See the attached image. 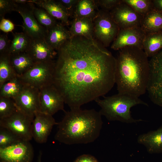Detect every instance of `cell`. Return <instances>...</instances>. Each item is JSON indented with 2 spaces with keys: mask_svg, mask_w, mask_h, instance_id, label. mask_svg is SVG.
I'll return each mask as SVG.
<instances>
[{
  "mask_svg": "<svg viewBox=\"0 0 162 162\" xmlns=\"http://www.w3.org/2000/svg\"><path fill=\"white\" fill-rule=\"evenodd\" d=\"M103 124L101 114L94 109H70L58 123L55 138L68 145L92 143L99 136Z\"/></svg>",
  "mask_w": 162,
  "mask_h": 162,
  "instance_id": "cell-3",
  "label": "cell"
},
{
  "mask_svg": "<svg viewBox=\"0 0 162 162\" xmlns=\"http://www.w3.org/2000/svg\"><path fill=\"white\" fill-rule=\"evenodd\" d=\"M110 12L120 29L141 27L142 16L123 2Z\"/></svg>",
  "mask_w": 162,
  "mask_h": 162,
  "instance_id": "cell-14",
  "label": "cell"
},
{
  "mask_svg": "<svg viewBox=\"0 0 162 162\" xmlns=\"http://www.w3.org/2000/svg\"><path fill=\"white\" fill-rule=\"evenodd\" d=\"M39 89L26 85L21 92L13 99L17 109L34 118L40 112Z\"/></svg>",
  "mask_w": 162,
  "mask_h": 162,
  "instance_id": "cell-12",
  "label": "cell"
},
{
  "mask_svg": "<svg viewBox=\"0 0 162 162\" xmlns=\"http://www.w3.org/2000/svg\"><path fill=\"white\" fill-rule=\"evenodd\" d=\"M17 109L13 99L0 97V119L9 116Z\"/></svg>",
  "mask_w": 162,
  "mask_h": 162,
  "instance_id": "cell-30",
  "label": "cell"
},
{
  "mask_svg": "<svg viewBox=\"0 0 162 162\" xmlns=\"http://www.w3.org/2000/svg\"><path fill=\"white\" fill-rule=\"evenodd\" d=\"M95 101L100 107L101 116L109 121H118L126 123H132L143 120L134 119L131 114L130 109L139 104L148 106V104L139 98L118 93L110 96L98 98Z\"/></svg>",
  "mask_w": 162,
  "mask_h": 162,
  "instance_id": "cell-4",
  "label": "cell"
},
{
  "mask_svg": "<svg viewBox=\"0 0 162 162\" xmlns=\"http://www.w3.org/2000/svg\"><path fill=\"white\" fill-rule=\"evenodd\" d=\"M116 58L115 84L118 93L139 98L147 90L149 60L144 50L128 46L119 50Z\"/></svg>",
  "mask_w": 162,
  "mask_h": 162,
  "instance_id": "cell-2",
  "label": "cell"
},
{
  "mask_svg": "<svg viewBox=\"0 0 162 162\" xmlns=\"http://www.w3.org/2000/svg\"><path fill=\"white\" fill-rule=\"evenodd\" d=\"M73 162H99L94 156L88 154H83L77 158Z\"/></svg>",
  "mask_w": 162,
  "mask_h": 162,
  "instance_id": "cell-37",
  "label": "cell"
},
{
  "mask_svg": "<svg viewBox=\"0 0 162 162\" xmlns=\"http://www.w3.org/2000/svg\"><path fill=\"white\" fill-rule=\"evenodd\" d=\"M25 85L16 76L0 86V97L14 99L22 91Z\"/></svg>",
  "mask_w": 162,
  "mask_h": 162,
  "instance_id": "cell-25",
  "label": "cell"
},
{
  "mask_svg": "<svg viewBox=\"0 0 162 162\" xmlns=\"http://www.w3.org/2000/svg\"><path fill=\"white\" fill-rule=\"evenodd\" d=\"M98 6L101 9L110 11L116 6L122 2V0H96Z\"/></svg>",
  "mask_w": 162,
  "mask_h": 162,
  "instance_id": "cell-33",
  "label": "cell"
},
{
  "mask_svg": "<svg viewBox=\"0 0 162 162\" xmlns=\"http://www.w3.org/2000/svg\"><path fill=\"white\" fill-rule=\"evenodd\" d=\"M11 42L7 34L0 35V55L10 53L9 52Z\"/></svg>",
  "mask_w": 162,
  "mask_h": 162,
  "instance_id": "cell-34",
  "label": "cell"
},
{
  "mask_svg": "<svg viewBox=\"0 0 162 162\" xmlns=\"http://www.w3.org/2000/svg\"><path fill=\"white\" fill-rule=\"evenodd\" d=\"M150 74L147 91L154 104L162 107V49L149 60Z\"/></svg>",
  "mask_w": 162,
  "mask_h": 162,
  "instance_id": "cell-8",
  "label": "cell"
},
{
  "mask_svg": "<svg viewBox=\"0 0 162 162\" xmlns=\"http://www.w3.org/2000/svg\"><path fill=\"white\" fill-rule=\"evenodd\" d=\"M31 38L23 32L15 33L11 41L9 52L10 54L26 52L28 47Z\"/></svg>",
  "mask_w": 162,
  "mask_h": 162,
  "instance_id": "cell-27",
  "label": "cell"
},
{
  "mask_svg": "<svg viewBox=\"0 0 162 162\" xmlns=\"http://www.w3.org/2000/svg\"><path fill=\"white\" fill-rule=\"evenodd\" d=\"M14 28V25L10 20L2 18L0 22V29L3 32L7 33L11 32Z\"/></svg>",
  "mask_w": 162,
  "mask_h": 162,
  "instance_id": "cell-35",
  "label": "cell"
},
{
  "mask_svg": "<svg viewBox=\"0 0 162 162\" xmlns=\"http://www.w3.org/2000/svg\"><path fill=\"white\" fill-rule=\"evenodd\" d=\"M16 4L14 0H0V20L7 13L15 11Z\"/></svg>",
  "mask_w": 162,
  "mask_h": 162,
  "instance_id": "cell-32",
  "label": "cell"
},
{
  "mask_svg": "<svg viewBox=\"0 0 162 162\" xmlns=\"http://www.w3.org/2000/svg\"><path fill=\"white\" fill-rule=\"evenodd\" d=\"M122 0L142 16L154 8L152 0Z\"/></svg>",
  "mask_w": 162,
  "mask_h": 162,
  "instance_id": "cell-29",
  "label": "cell"
},
{
  "mask_svg": "<svg viewBox=\"0 0 162 162\" xmlns=\"http://www.w3.org/2000/svg\"><path fill=\"white\" fill-rule=\"evenodd\" d=\"M71 37L69 30L64 26L61 23H57L47 30L45 39L50 47L57 51Z\"/></svg>",
  "mask_w": 162,
  "mask_h": 162,
  "instance_id": "cell-18",
  "label": "cell"
},
{
  "mask_svg": "<svg viewBox=\"0 0 162 162\" xmlns=\"http://www.w3.org/2000/svg\"><path fill=\"white\" fill-rule=\"evenodd\" d=\"M146 35L141 27L120 29L111 48L119 50L126 46H134L143 50V42Z\"/></svg>",
  "mask_w": 162,
  "mask_h": 162,
  "instance_id": "cell-13",
  "label": "cell"
},
{
  "mask_svg": "<svg viewBox=\"0 0 162 162\" xmlns=\"http://www.w3.org/2000/svg\"><path fill=\"white\" fill-rule=\"evenodd\" d=\"M26 52L34 63L53 60L57 53L48 44L45 38L31 39Z\"/></svg>",
  "mask_w": 162,
  "mask_h": 162,
  "instance_id": "cell-16",
  "label": "cell"
},
{
  "mask_svg": "<svg viewBox=\"0 0 162 162\" xmlns=\"http://www.w3.org/2000/svg\"><path fill=\"white\" fill-rule=\"evenodd\" d=\"M154 8L162 11V0H152Z\"/></svg>",
  "mask_w": 162,
  "mask_h": 162,
  "instance_id": "cell-38",
  "label": "cell"
},
{
  "mask_svg": "<svg viewBox=\"0 0 162 162\" xmlns=\"http://www.w3.org/2000/svg\"><path fill=\"white\" fill-rule=\"evenodd\" d=\"M137 141L144 146L149 153H162V125L155 130L140 135Z\"/></svg>",
  "mask_w": 162,
  "mask_h": 162,
  "instance_id": "cell-19",
  "label": "cell"
},
{
  "mask_svg": "<svg viewBox=\"0 0 162 162\" xmlns=\"http://www.w3.org/2000/svg\"><path fill=\"white\" fill-rule=\"evenodd\" d=\"M55 67L53 60L36 62L19 77L25 85L40 90L53 84Z\"/></svg>",
  "mask_w": 162,
  "mask_h": 162,
  "instance_id": "cell-5",
  "label": "cell"
},
{
  "mask_svg": "<svg viewBox=\"0 0 162 162\" xmlns=\"http://www.w3.org/2000/svg\"><path fill=\"white\" fill-rule=\"evenodd\" d=\"M79 0H58V1L68 12L71 16L72 10H74Z\"/></svg>",
  "mask_w": 162,
  "mask_h": 162,
  "instance_id": "cell-36",
  "label": "cell"
},
{
  "mask_svg": "<svg viewBox=\"0 0 162 162\" xmlns=\"http://www.w3.org/2000/svg\"><path fill=\"white\" fill-rule=\"evenodd\" d=\"M11 61L16 75L20 76L35 63L26 52L11 54Z\"/></svg>",
  "mask_w": 162,
  "mask_h": 162,
  "instance_id": "cell-23",
  "label": "cell"
},
{
  "mask_svg": "<svg viewBox=\"0 0 162 162\" xmlns=\"http://www.w3.org/2000/svg\"><path fill=\"white\" fill-rule=\"evenodd\" d=\"M96 0H79L74 11V17H86L92 19L99 10Z\"/></svg>",
  "mask_w": 162,
  "mask_h": 162,
  "instance_id": "cell-24",
  "label": "cell"
},
{
  "mask_svg": "<svg viewBox=\"0 0 162 162\" xmlns=\"http://www.w3.org/2000/svg\"><path fill=\"white\" fill-rule=\"evenodd\" d=\"M33 12L36 20L41 26L47 30H49L57 23L56 20L50 15L44 9L33 5Z\"/></svg>",
  "mask_w": 162,
  "mask_h": 162,
  "instance_id": "cell-28",
  "label": "cell"
},
{
  "mask_svg": "<svg viewBox=\"0 0 162 162\" xmlns=\"http://www.w3.org/2000/svg\"><path fill=\"white\" fill-rule=\"evenodd\" d=\"M57 52L53 85L70 109L104 96L114 86L116 58L95 39L71 36Z\"/></svg>",
  "mask_w": 162,
  "mask_h": 162,
  "instance_id": "cell-1",
  "label": "cell"
},
{
  "mask_svg": "<svg viewBox=\"0 0 162 162\" xmlns=\"http://www.w3.org/2000/svg\"><path fill=\"white\" fill-rule=\"evenodd\" d=\"M29 2L44 9L55 19L61 21L64 25H69V18L70 16L58 0H29Z\"/></svg>",
  "mask_w": 162,
  "mask_h": 162,
  "instance_id": "cell-17",
  "label": "cell"
},
{
  "mask_svg": "<svg viewBox=\"0 0 162 162\" xmlns=\"http://www.w3.org/2000/svg\"><path fill=\"white\" fill-rule=\"evenodd\" d=\"M69 30L71 36H80L95 39L93 20L92 19L74 17Z\"/></svg>",
  "mask_w": 162,
  "mask_h": 162,
  "instance_id": "cell-20",
  "label": "cell"
},
{
  "mask_svg": "<svg viewBox=\"0 0 162 162\" xmlns=\"http://www.w3.org/2000/svg\"><path fill=\"white\" fill-rule=\"evenodd\" d=\"M10 53L0 55V86L17 76L12 66Z\"/></svg>",
  "mask_w": 162,
  "mask_h": 162,
  "instance_id": "cell-26",
  "label": "cell"
},
{
  "mask_svg": "<svg viewBox=\"0 0 162 162\" xmlns=\"http://www.w3.org/2000/svg\"><path fill=\"white\" fill-rule=\"evenodd\" d=\"M95 39L105 47L114 41L120 29L109 11L99 10L93 19Z\"/></svg>",
  "mask_w": 162,
  "mask_h": 162,
  "instance_id": "cell-6",
  "label": "cell"
},
{
  "mask_svg": "<svg viewBox=\"0 0 162 162\" xmlns=\"http://www.w3.org/2000/svg\"><path fill=\"white\" fill-rule=\"evenodd\" d=\"M34 4H16L15 11L22 17L23 20L22 27L23 32L31 39L45 38L47 30L38 22L33 14Z\"/></svg>",
  "mask_w": 162,
  "mask_h": 162,
  "instance_id": "cell-9",
  "label": "cell"
},
{
  "mask_svg": "<svg viewBox=\"0 0 162 162\" xmlns=\"http://www.w3.org/2000/svg\"><path fill=\"white\" fill-rule=\"evenodd\" d=\"M28 0H14V2L17 4H23L29 3Z\"/></svg>",
  "mask_w": 162,
  "mask_h": 162,
  "instance_id": "cell-39",
  "label": "cell"
},
{
  "mask_svg": "<svg viewBox=\"0 0 162 162\" xmlns=\"http://www.w3.org/2000/svg\"><path fill=\"white\" fill-rule=\"evenodd\" d=\"M57 124L52 116L37 112L32 124V138L38 143L46 142L53 126Z\"/></svg>",
  "mask_w": 162,
  "mask_h": 162,
  "instance_id": "cell-15",
  "label": "cell"
},
{
  "mask_svg": "<svg viewBox=\"0 0 162 162\" xmlns=\"http://www.w3.org/2000/svg\"><path fill=\"white\" fill-rule=\"evenodd\" d=\"M34 118L17 109L9 116L0 119V127L8 130L22 140L30 141L32 138Z\"/></svg>",
  "mask_w": 162,
  "mask_h": 162,
  "instance_id": "cell-7",
  "label": "cell"
},
{
  "mask_svg": "<svg viewBox=\"0 0 162 162\" xmlns=\"http://www.w3.org/2000/svg\"><path fill=\"white\" fill-rule=\"evenodd\" d=\"M41 153L40 154L38 158V162H41Z\"/></svg>",
  "mask_w": 162,
  "mask_h": 162,
  "instance_id": "cell-40",
  "label": "cell"
},
{
  "mask_svg": "<svg viewBox=\"0 0 162 162\" xmlns=\"http://www.w3.org/2000/svg\"><path fill=\"white\" fill-rule=\"evenodd\" d=\"M143 50L148 57H152L162 49V31L146 34Z\"/></svg>",
  "mask_w": 162,
  "mask_h": 162,
  "instance_id": "cell-22",
  "label": "cell"
},
{
  "mask_svg": "<svg viewBox=\"0 0 162 162\" xmlns=\"http://www.w3.org/2000/svg\"><path fill=\"white\" fill-rule=\"evenodd\" d=\"M40 112L53 116L60 110L64 111V98L53 85L39 90Z\"/></svg>",
  "mask_w": 162,
  "mask_h": 162,
  "instance_id": "cell-11",
  "label": "cell"
},
{
  "mask_svg": "<svg viewBox=\"0 0 162 162\" xmlns=\"http://www.w3.org/2000/svg\"><path fill=\"white\" fill-rule=\"evenodd\" d=\"M33 156V149L29 141L21 140L0 148V162H32Z\"/></svg>",
  "mask_w": 162,
  "mask_h": 162,
  "instance_id": "cell-10",
  "label": "cell"
},
{
  "mask_svg": "<svg viewBox=\"0 0 162 162\" xmlns=\"http://www.w3.org/2000/svg\"><path fill=\"white\" fill-rule=\"evenodd\" d=\"M21 140L8 130L0 127V148L8 147Z\"/></svg>",
  "mask_w": 162,
  "mask_h": 162,
  "instance_id": "cell-31",
  "label": "cell"
},
{
  "mask_svg": "<svg viewBox=\"0 0 162 162\" xmlns=\"http://www.w3.org/2000/svg\"><path fill=\"white\" fill-rule=\"evenodd\" d=\"M141 27L146 34L162 31V11L154 8L143 16Z\"/></svg>",
  "mask_w": 162,
  "mask_h": 162,
  "instance_id": "cell-21",
  "label": "cell"
}]
</instances>
